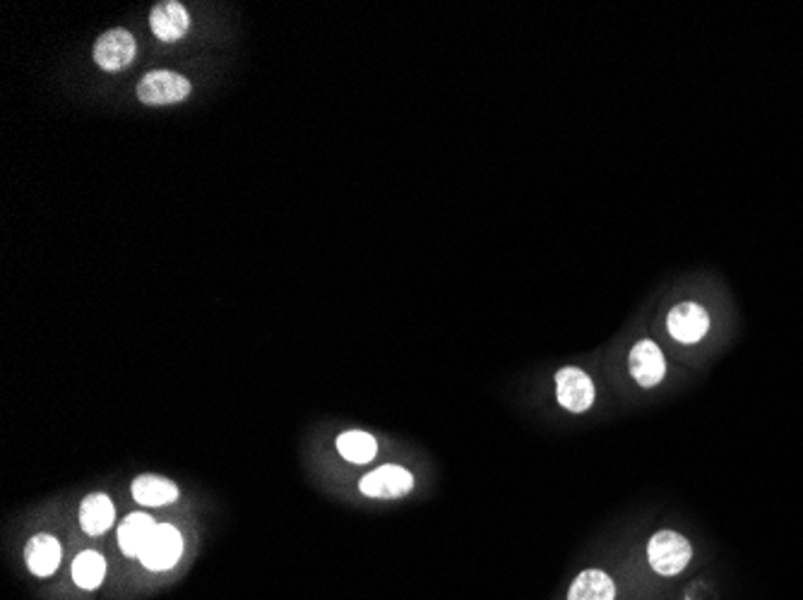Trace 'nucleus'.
<instances>
[{"instance_id": "nucleus-1", "label": "nucleus", "mask_w": 803, "mask_h": 600, "mask_svg": "<svg viewBox=\"0 0 803 600\" xmlns=\"http://www.w3.org/2000/svg\"><path fill=\"white\" fill-rule=\"evenodd\" d=\"M648 563L660 577L674 579L693 563V545L679 531L662 528L648 541Z\"/></svg>"}, {"instance_id": "nucleus-2", "label": "nucleus", "mask_w": 803, "mask_h": 600, "mask_svg": "<svg viewBox=\"0 0 803 600\" xmlns=\"http://www.w3.org/2000/svg\"><path fill=\"white\" fill-rule=\"evenodd\" d=\"M183 557V536L176 526L156 524L150 543L144 545L140 563L150 571H169Z\"/></svg>"}, {"instance_id": "nucleus-3", "label": "nucleus", "mask_w": 803, "mask_h": 600, "mask_svg": "<svg viewBox=\"0 0 803 600\" xmlns=\"http://www.w3.org/2000/svg\"><path fill=\"white\" fill-rule=\"evenodd\" d=\"M366 498L373 500H398L414 490V476L398 463H386L380 469L366 473L359 483Z\"/></svg>"}, {"instance_id": "nucleus-4", "label": "nucleus", "mask_w": 803, "mask_h": 600, "mask_svg": "<svg viewBox=\"0 0 803 600\" xmlns=\"http://www.w3.org/2000/svg\"><path fill=\"white\" fill-rule=\"evenodd\" d=\"M191 83L171 70H154L144 75L138 85V97L148 106H169L188 99Z\"/></svg>"}, {"instance_id": "nucleus-5", "label": "nucleus", "mask_w": 803, "mask_h": 600, "mask_svg": "<svg viewBox=\"0 0 803 600\" xmlns=\"http://www.w3.org/2000/svg\"><path fill=\"white\" fill-rule=\"evenodd\" d=\"M556 399L571 413H585L597 399L595 382L580 368H561L556 372Z\"/></svg>"}, {"instance_id": "nucleus-6", "label": "nucleus", "mask_w": 803, "mask_h": 600, "mask_svg": "<svg viewBox=\"0 0 803 600\" xmlns=\"http://www.w3.org/2000/svg\"><path fill=\"white\" fill-rule=\"evenodd\" d=\"M628 368L633 380L644 386V390H652V386L662 384L666 378V358L660 346L652 339H640L628 356Z\"/></svg>"}, {"instance_id": "nucleus-7", "label": "nucleus", "mask_w": 803, "mask_h": 600, "mask_svg": "<svg viewBox=\"0 0 803 600\" xmlns=\"http://www.w3.org/2000/svg\"><path fill=\"white\" fill-rule=\"evenodd\" d=\"M666 329L669 335L681 343H697L707 337L709 331V315L697 303H679L676 308H671L666 317Z\"/></svg>"}, {"instance_id": "nucleus-8", "label": "nucleus", "mask_w": 803, "mask_h": 600, "mask_svg": "<svg viewBox=\"0 0 803 600\" xmlns=\"http://www.w3.org/2000/svg\"><path fill=\"white\" fill-rule=\"evenodd\" d=\"M135 51L138 46L133 34L128 30H111L99 36V42L95 46V61L101 70L118 73L133 63Z\"/></svg>"}, {"instance_id": "nucleus-9", "label": "nucleus", "mask_w": 803, "mask_h": 600, "mask_svg": "<svg viewBox=\"0 0 803 600\" xmlns=\"http://www.w3.org/2000/svg\"><path fill=\"white\" fill-rule=\"evenodd\" d=\"M61 559H63V548L58 538L51 536V533H36V536H32L30 543L24 545V563H28V569L39 579L54 577L56 569L61 567Z\"/></svg>"}, {"instance_id": "nucleus-10", "label": "nucleus", "mask_w": 803, "mask_h": 600, "mask_svg": "<svg viewBox=\"0 0 803 600\" xmlns=\"http://www.w3.org/2000/svg\"><path fill=\"white\" fill-rule=\"evenodd\" d=\"M150 26L162 42H178L191 30V15L176 0H169V3H160L152 10Z\"/></svg>"}, {"instance_id": "nucleus-11", "label": "nucleus", "mask_w": 803, "mask_h": 600, "mask_svg": "<svg viewBox=\"0 0 803 600\" xmlns=\"http://www.w3.org/2000/svg\"><path fill=\"white\" fill-rule=\"evenodd\" d=\"M156 522L148 512H133L128 514L121 526H118V548L126 557L140 559L144 545L150 543Z\"/></svg>"}, {"instance_id": "nucleus-12", "label": "nucleus", "mask_w": 803, "mask_h": 600, "mask_svg": "<svg viewBox=\"0 0 803 600\" xmlns=\"http://www.w3.org/2000/svg\"><path fill=\"white\" fill-rule=\"evenodd\" d=\"M616 581L609 571L589 567L573 579L565 600H616Z\"/></svg>"}, {"instance_id": "nucleus-13", "label": "nucleus", "mask_w": 803, "mask_h": 600, "mask_svg": "<svg viewBox=\"0 0 803 600\" xmlns=\"http://www.w3.org/2000/svg\"><path fill=\"white\" fill-rule=\"evenodd\" d=\"M116 522V506L107 492H91L80 504V526L87 536H101Z\"/></svg>"}, {"instance_id": "nucleus-14", "label": "nucleus", "mask_w": 803, "mask_h": 600, "mask_svg": "<svg viewBox=\"0 0 803 600\" xmlns=\"http://www.w3.org/2000/svg\"><path fill=\"white\" fill-rule=\"evenodd\" d=\"M133 500L142 506H166L178 500V486L174 480L160 476H138L130 486Z\"/></svg>"}, {"instance_id": "nucleus-15", "label": "nucleus", "mask_w": 803, "mask_h": 600, "mask_svg": "<svg viewBox=\"0 0 803 600\" xmlns=\"http://www.w3.org/2000/svg\"><path fill=\"white\" fill-rule=\"evenodd\" d=\"M70 577L83 591H95L107 579V559L97 550H83L73 559Z\"/></svg>"}, {"instance_id": "nucleus-16", "label": "nucleus", "mask_w": 803, "mask_h": 600, "mask_svg": "<svg viewBox=\"0 0 803 600\" xmlns=\"http://www.w3.org/2000/svg\"><path fill=\"white\" fill-rule=\"evenodd\" d=\"M337 451L349 463L366 466L378 455V439L363 430H347L337 437Z\"/></svg>"}]
</instances>
